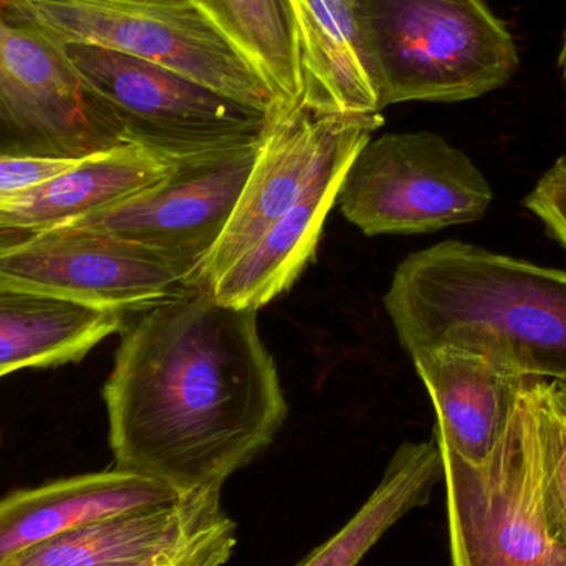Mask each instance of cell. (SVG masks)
<instances>
[{
  "instance_id": "12",
  "label": "cell",
  "mask_w": 566,
  "mask_h": 566,
  "mask_svg": "<svg viewBox=\"0 0 566 566\" xmlns=\"http://www.w3.org/2000/svg\"><path fill=\"white\" fill-rule=\"evenodd\" d=\"M381 115H361L323 159L296 205L206 289L222 305L259 310L300 277L313 258L326 216L338 201L346 169L381 128Z\"/></svg>"
},
{
  "instance_id": "5",
  "label": "cell",
  "mask_w": 566,
  "mask_h": 566,
  "mask_svg": "<svg viewBox=\"0 0 566 566\" xmlns=\"http://www.w3.org/2000/svg\"><path fill=\"white\" fill-rule=\"evenodd\" d=\"M6 6L10 15L62 45L115 50L175 70L274 118L286 112L264 76L195 6L132 0H6Z\"/></svg>"
},
{
  "instance_id": "8",
  "label": "cell",
  "mask_w": 566,
  "mask_h": 566,
  "mask_svg": "<svg viewBox=\"0 0 566 566\" xmlns=\"http://www.w3.org/2000/svg\"><path fill=\"white\" fill-rule=\"evenodd\" d=\"M122 145L118 119L65 46L10 15L0 0V151L82 159Z\"/></svg>"
},
{
  "instance_id": "10",
  "label": "cell",
  "mask_w": 566,
  "mask_h": 566,
  "mask_svg": "<svg viewBox=\"0 0 566 566\" xmlns=\"http://www.w3.org/2000/svg\"><path fill=\"white\" fill-rule=\"evenodd\" d=\"M261 146L175 161L168 178L113 208L63 228L145 245L201 275L238 206Z\"/></svg>"
},
{
  "instance_id": "1",
  "label": "cell",
  "mask_w": 566,
  "mask_h": 566,
  "mask_svg": "<svg viewBox=\"0 0 566 566\" xmlns=\"http://www.w3.org/2000/svg\"><path fill=\"white\" fill-rule=\"evenodd\" d=\"M258 312L201 286L125 326L103 388L115 468L221 492L274 442L289 409Z\"/></svg>"
},
{
  "instance_id": "22",
  "label": "cell",
  "mask_w": 566,
  "mask_h": 566,
  "mask_svg": "<svg viewBox=\"0 0 566 566\" xmlns=\"http://www.w3.org/2000/svg\"><path fill=\"white\" fill-rule=\"evenodd\" d=\"M76 161L0 151V206L55 178Z\"/></svg>"
},
{
  "instance_id": "17",
  "label": "cell",
  "mask_w": 566,
  "mask_h": 566,
  "mask_svg": "<svg viewBox=\"0 0 566 566\" xmlns=\"http://www.w3.org/2000/svg\"><path fill=\"white\" fill-rule=\"evenodd\" d=\"M302 66L300 103L326 115H381L352 0H289Z\"/></svg>"
},
{
  "instance_id": "23",
  "label": "cell",
  "mask_w": 566,
  "mask_h": 566,
  "mask_svg": "<svg viewBox=\"0 0 566 566\" xmlns=\"http://www.w3.org/2000/svg\"><path fill=\"white\" fill-rule=\"evenodd\" d=\"M524 205L566 251V158L545 171Z\"/></svg>"
},
{
  "instance_id": "16",
  "label": "cell",
  "mask_w": 566,
  "mask_h": 566,
  "mask_svg": "<svg viewBox=\"0 0 566 566\" xmlns=\"http://www.w3.org/2000/svg\"><path fill=\"white\" fill-rule=\"evenodd\" d=\"M175 163L138 145L88 158L0 206V234H35L113 208L168 178Z\"/></svg>"
},
{
  "instance_id": "13",
  "label": "cell",
  "mask_w": 566,
  "mask_h": 566,
  "mask_svg": "<svg viewBox=\"0 0 566 566\" xmlns=\"http://www.w3.org/2000/svg\"><path fill=\"white\" fill-rule=\"evenodd\" d=\"M229 521L221 492H189L83 525L0 566H142L195 544Z\"/></svg>"
},
{
  "instance_id": "14",
  "label": "cell",
  "mask_w": 566,
  "mask_h": 566,
  "mask_svg": "<svg viewBox=\"0 0 566 566\" xmlns=\"http://www.w3.org/2000/svg\"><path fill=\"white\" fill-rule=\"evenodd\" d=\"M181 495L158 479L118 468L12 492L0 499V565L83 525Z\"/></svg>"
},
{
  "instance_id": "28",
  "label": "cell",
  "mask_w": 566,
  "mask_h": 566,
  "mask_svg": "<svg viewBox=\"0 0 566 566\" xmlns=\"http://www.w3.org/2000/svg\"><path fill=\"white\" fill-rule=\"evenodd\" d=\"M0 444H2V434H0Z\"/></svg>"
},
{
  "instance_id": "25",
  "label": "cell",
  "mask_w": 566,
  "mask_h": 566,
  "mask_svg": "<svg viewBox=\"0 0 566 566\" xmlns=\"http://www.w3.org/2000/svg\"><path fill=\"white\" fill-rule=\"evenodd\" d=\"M132 2L155 3V6L189 7L191 0H132Z\"/></svg>"
},
{
  "instance_id": "18",
  "label": "cell",
  "mask_w": 566,
  "mask_h": 566,
  "mask_svg": "<svg viewBox=\"0 0 566 566\" xmlns=\"http://www.w3.org/2000/svg\"><path fill=\"white\" fill-rule=\"evenodd\" d=\"M125 323L126 315L112 310L0 289V378L80 363Z\"/></svg>"
},
{
  "instance_id": "4",
  "label": "cell",
  "mask_w": 566,
  "mask_h": 566,
  "mask_svg": "<svg viewBox=\"0 0 566 566\" xmlns=\"http://www.w3.org/2000/svg\"><path fill=\"white\" fill-rule=\"evenodd\" d=\"M538 382L528 379L494 454L475 465L438 442L452 566H566L545 511Z\"/></svg>"
},
{
  "instance_id": "9",
  "label": "cell",
  "mask_w": 566,
  "mask_h": 566,
  "mask_svg": "<svg viewBox=\"0 0 566 566\" xmlns=\"http://www.w3.org/2000/svg\"><path fill=\"white\" fill-rule=\"evenodd\" d=\"M191 265L135 242L59 228L0 234V289L143 313L201 289Z\"/></svg>"
},
{
  "instance_id": "20",
  "label": "cell",
  "mask_w": 566,
  "mask_h": 566,
  "mask_svg": "<svg viewBox=\"0 0 566 566\" xmlns=\"http://www.w3.org/2000/svg\"><path fill=\"white\" fill-rule=\"evenodd\" d=\"M264 76L286 109L303 95L295 20L289 0H191Z\"/></svg>"
},
{
  "instance_id": "21",
  "label": "cell",
  "mask_w": 566,
  "mask_h": 566,
  "mask_svg": "<svg viewBox=\"0 0 566 566\" xmlns=\"http://www.w3.org/2000/svg\"><path fill=\"white\" fill-rule=\"evenodd\" d=\"M545 511L552 531L566 544V405L554 382H538Z\"/></svg>"
},
{
  "instance_id": "15",
  "label": "cell",
  "mask_w": 566,
  "mask_h": 566,
  "mask_svg": "<svg viewBox=\"0 0 566 566\" xmlns=\"http://www.w3.org/2000/svg\"><path fill=\"white\" fill-rule=\"evenodd\" d=\"M436 409L434 438L481 465L504 438L528 379L474 353L438 349L412 356Z\"/></svg>"
},
{
  "instance_id": "3",
  "label": "cell",
  "mask_w": 566,
  "mask_h": 566,
  "mask_svg": "<svg viewBox=\"0 0 566 566\" xmlns=\"http://www.w3.org/2000/svg\"><path fill=\"white\" fill-rule=\"evenodd\" d=\"M382 109L459 103L504 88L521 65L484 0H352Z\"/></svg>"
},
{
  "instance_id": "27",
  "label": "cell",
  "mask_w": 566,
  "mask_h": 566,
  "mask_svg": "<svg viewBox=\"0 0 566 566\" xmlns=\"http://www.w3.org/2000/svg\"><path fill=\"white\" fill-rule=\"evenodd\" d=\"M554 382L555 389H557L558 396H560L562 401L566 405V381H552Z\"/></svg>"
},
{
  "instance_id": "7",
  "label": "cell",
  "mask_w": 566,
  "mask_h": 566,
  "mask_svg": "<svg viewBox=\"0 0 566 566\" xmlns=\"http://www.w3.org/2000/svg\"><path fill=\"white\" fill-rule=\"evenodd\" d=\"M494 191L461 149L431 132L371 138L339 188L343 216L363 234H428L484 218Z\"/></svg>"
},
{
  "instance_id": "6",
  "label": "cell",
  "mask_w": 566,
  "mask_h": 566,
  "mask_svg": "<svg viewBox=\"0 0 566 566\" xmlns=\"http://www.w3.org/2000/svg\"><path fill=\"white\" fill-rule=\"evenodd\" d=\"M85 85L112 109L126 143L168 161L262 145L274 116L148 60L65 43Z\"/></svg>"
},
{
  "instance_id": "19",
  "label": "cell",
  "mask_w": 566,
  "mask_h": 566,
  "mask_svg": "<svg viewBox=\"0 0 566 566\" xmlns=\"http://www.w3.org/2000/svg\"><path fill=\"white\" fill-rule=\"evenodd\" d=\"M442 478L444 465L436 439L399 446L361 509L295 566L358 565L396 522L428 504Z\"/></svg>"
},
{
  "instance_id": "11",
  "label": "cell",
  "mask_w": 566,
  "mask_h": 566,
  "mask_svg": "<svg viewBox=\"0 0 566 566\" xmlns=\"http://www.w3.org/2000/svg\"><path fill=\"white\" fill-rule=\"evenodd\" d=\"M361 115H326L298 103L272 123L238 206L201 269L216 281L296 205L323 159Z\"/></svg>"
},
{
  "instance_id": "24",
  "label": "cell",
  "mask_w": 566,
  "mask_h": 566,
  "mask_svg": "<svg viewBox=\"0 0 566 566\" xmlns=\"http://www.w3.org/2000/svg\"><path fill=\"white\" fill-rule=\"evenodd\" d=\"M235 544V524L229 521L195 544L142 566H224L231 560Z\"/></svg>"
},
{
  "instance_id": "2",
  "label": "cell",
  "mask_w": 566,
  "mask_h": 566,
  "mask_svg": "<svg viewBox=\"0 0 566 566\" xmlns=\"http://www.w3.org/2000/svg\"><path fill=\"white\" fill-rule=\"evenodd\" d=\"M412 356L458 349L527 379L566 381V272L446 241L408 255L385 296Z\"/></svg>"
},
{
  "instance_id": "26",
  "label": "cell",
  "mask_w": 566,
  "mask_h": 566,
  "mask_svg": "<svg viewBox=\"0 0 566 566\" xmlns=\"http://www.w3.org/2000/svg\"><path fill=\"white\" fill-rule=\"evenodd\" d=\"M558 69H560L562 80L566 90V29L564 32V39H562L560 55H558Z\"/></svg>"
}]
</instances>
